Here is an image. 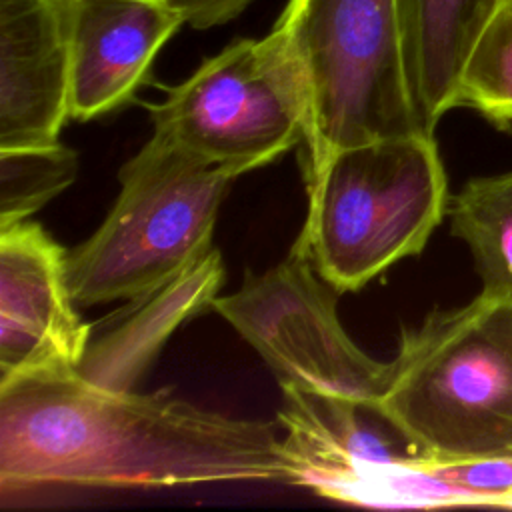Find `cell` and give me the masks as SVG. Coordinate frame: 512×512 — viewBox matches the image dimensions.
Here are the masks:
<instances>
[{"label": "cell", "instance_id": "14", "mask_svg": "<svg viewBox=\"0 0 512 512\" xmlns=\"http://www.w3.org/2000/svg\"><path fill=\"white\" fill-rule=\"evenodd\" d=\"M450 232L472 256L482 290L512 296V170L470 178L450 198Z\"/></svg>", "mask_w": 512, "mask_h": 512}, {"label": "cell", "instance_id": "17", "mask_svg": "<svg viewBox=\"0 0 512 512\" xmlns=\"http://www.w3.org/2000/svg\"><path fill=\"white\" fill-rule=\"evenodd\" d=\"M420 468L440 488L446 504L512 500V456L428 460Z\"/></svg>", "mask_w": 512, "mask_h": 512}, {"label": "cell", "instance_id": "6", "mask_svg": "<svg viewBox=\"0 0 512 512\" xmlns=\"http://www.w3.org/2000/svg\"><path fill=\"white\" fill-rule=\"evenodd\" d=\"M154 134L242 174L304 142L306 94L278 38H238L166 98L148 104Z\"/></svg>", "mask_w": 512, "mask_h": 512}, {"label": "cell", "instance_id": "8", "mask_svg": "<svg viewBox=\"0 0 512 512\" xmlns=\"http://www.w3.org/2000/svg\"><path fill=\"white\" fill-rule=\"evenodd\" d=\"M66 258L36 222L0 228V380L78 368L92 336L74 310Z\"/></svg>", "mask_w": 512, "mask_h": 512}, {"label": "cell", "instance_id": "2", "mask_svg": "<svg viewBox=\"0 0 512 512\" xmlns=\"http://www.w3.org/2000/svg\"><path fill=\"white\" fill-rule=\"evenodd\" d=\"M378 402L430 460L512 456V296L480 290L404 328Z\"/></svg>", "mask_w": 512, "mask_h": 512}, {"label": "cell", "instance_id": "13", "mask_svg": "<svg viewBox=\"0 0 512 512\" xmlns=\"http://www.w3.org/2000/svg\"><path fill=\"white\" fill-rule=\"evenodd\" d=\"M504 0H396L404 58L422 128L458 106L466 60Z\"/></svg>", "mask_w": 512, "mask_h": 512}, {"label": "cell", "instance_id": "15", "mask_svg": "<svg viewBox=\"0 0 512 512\" xmlns=\"http://www.w3.org/2000/svg\"><path fill=\"white\" fill-rule=\"evenodd\" d=\"M78 154L60 144L0 148V228L28 220L78 176Z\"/></svg>", "mask_w": 512, "mask_h": 512}, {"label": "cell", "instance_id": "10", "mask_svg": "<svg viewBox=\"0 0 512 512\" xmlns=\"http://www.w3.org/2000/svg\"><path fill=\"white\" fill-rule=\"evenodd\" d=\"M184 24L170 0H70V118L128 104Z\"/></svg>", "mask_w": 512, "mask_h": 512}, {"label": "cell", "instance_id": "1", "mask_svg": "<svg viewBox=\"0 0 512 512\" xmlns=\"http://www.w3.org/2000/svg\"><path fill=\"white\" fill-rule=\"evenodd\" d=\"M280 424L232 418L166 392L108 390L76 370L0 380V494L42 486L296 484Z\"/></svg>", "mask_w": 512, "mask_h": 512}, {"label": "cell", "instance_id": "12", "mask_svg": "<svg viewBox=\"0 0 512 512\" xmlns=\"http://www.w3.org/2000/svg\"><path fill=\"white\" fill-rule=\"evenodd\" d=\"M222 282L220 252L210 248L172 278L130 298L112 316L110 328L90 338L76 372L108 390H134L172 332L212 306Z\"/></svg>", "mask_w": 512, "mask_h": 512}, {"label": "cell", "instance_id": "11", "mask_svg": "<svg viewBox=\"0 0 512 512\" xmlns=\"http://www.w3.org/2000/svg\"><path fill=\"white\" fill-rule=\"evenodd\" d=\"M282 392L278 424L296 462L298 486L312 488L326 480L430 460L378 400L292 386Z\"/></svg>", "mask_w": 512, "mask_h": 512}, {"label": "cell", "instance_id": "4", "mask_svg": "<svg viewBox=\"0 0 512 512\" xmlns=\"http://www.w3.org/2000/svg\"><path fill=\"white\" fill-rule=\"evenodd\" d=\"M306 192L296 244L336 292H356L398 260L418 256L450 202L434 134L342 148Z\"/></svg>", "mask_w": 512, "mask_h": 512}, {"label": "cell", "instance_id": "18", "mask_svg": "<svg viewBox=\"0 0 512 512\" xmlns=\"http://www.w3.org/2000/svg\"><path fill=\"white\" fill-rule=\"evenodd\" d=\"M252 0H170L184 22L196 30L222 26L240 16Z\"/></svg>", "mask_w": 512, "mask_h": 512}, {"label": "cell", "instance_id": "5", "mask_svg": "<svg viewBox=\"0 0 512 512\" xmlns=\"http://www.w3.org/2000/svg\"><path fill=\"white\" fill-rule=\"evenodd\" d=\"M238 168L152 138L118 172L120 192L96 232L68 252L76 304L130 300L212 248V230Z\"/></svg>", "mask_w": 512, "mask_h": 512}, {"label": "cell", "instance_id": "16", "mask_svg": "<svg viewBox=\"0 0 512 512\" xmlns=\"http://www.w3.org/2000/svg\"><path fill=\"white\" fill-rule=\"evenodd\" d=\"M458 106L498 128L512 126V4H502L476 40L460 78Z\"/></svg>", "mask_w": 512, "mask_h": 512}, {"label": "cell", "instance_id": "9", "mask_svg": "<svg viewBox=\"0 0 512 512\" xmlns=\"http://www.w3.org/2000/svg\"><path fill=\"white\" fill-rule=\"evenodd\" d=\"M70 72V0H0V148L58 142Z\"/></svg>", "mask_w": 512, "mask_h": 512}, {"label": "cell", "instance_id": "7", "mask_svg": "<svg viewBox=\"0 0 512 512\" xmlns=\"http://www.w3.org/2000/svg\"><path fill=\"white\" fill-rule=\"evenodd\" d=\"M334 288L298 244L262 274L216 296L212 308L264 358L282 388L380 400L388 362L364 352L344 330Z\"/></svg>", "mask_w": 512, "mask_h": 512}, {"label": "cell", "instance_id": "3", "mask_svg": "<svg viewBox=\"0 0 512 512\" xmlns=\"http://www.w3.org/2000/svg\"><path fill=\"white\" fill-rule=\"evenodd\" d=\"M270 32L306 94V182L342 148L428 134L408 82L396 0H288Z\"/></svg>", "mask_w": 512, "mask_h": 512}, {"label": "cell", "instance_id": "19", "mask_svg": "<svg viewBox=\"0 0 512 512\" xmlns=\"http://www.w3.org/2000/svg\"><path fill=\"white\" fill-rule=\"evenodd\" d=\"M504 4H512V0H504Z\"/></svg>", "mask_w": 512, "mask_h": 512}]
</instances>
